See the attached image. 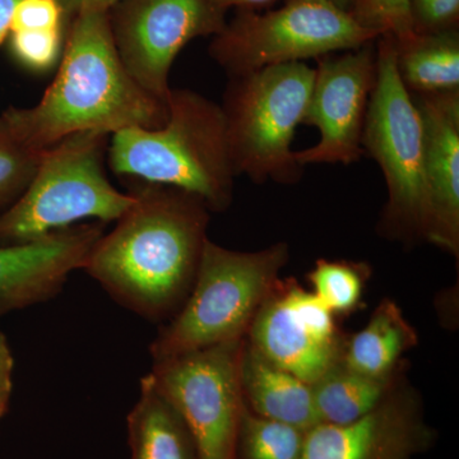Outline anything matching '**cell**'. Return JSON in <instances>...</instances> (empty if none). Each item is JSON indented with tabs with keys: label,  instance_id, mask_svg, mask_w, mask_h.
I'll list each match as a JSON object with an SVG mask.
<instances>
[{
	"label": "cell",
	"instance_id": "cell-1",
	"mask_svg": "<svg viewBox=\"0 0 459 459\" xmlns=\"http://www.w3.org/2000/svg\"><path fill=\"white\" fill-rule=\"evenodd\" d=\"M131 193L134 204L99 238L83 270L117 303L159 322L175 316L189 295L210 210L171 186L138 183Z\"/></svg>",
	"mask_w": 459,
	"mask_h": 459
},
{
	"label": "cell",
	"instance_id": "cell-2",
	"mask_svg": "<svg viewBox=\"0 0 459 459\" xmlns=\"http://www.w3.org/2000/svg\"><path fill=\"white\" fill-rule=\"evenodd\" d=\"M59 60L56 78L38 104L0 114L31 150L42 152L77 133L113 135L166 122V104L142 89L120 60L108 13L72 18Z\"/></svg>",
	"mask_w": 459,
	"mask_h": 459
},
{
	"label": "cell",
	"instance_id": "cell-3",
	"mask_svg": "<svg viewBox=\"0 0 459 459\" xmlns=\"http://www.w3.org/2000/svg\"><path fill=\"white\" fill-rule=\"evenodd\" d=\"M160 128L114 133L108 144L115 174L138 183L171 186L220 212L231 204L237 178L221 105L195 91L171 89Z\"/></svg>",
	"mask_w": 459,
	"mask_h": 459
},
{
	"label": "cell",
	"instance_id": "cell-4",
	"mask_svg": "<svg viewBox=\"0 0 459 459\" xmlns=\"http://www.w3.org/2000/svg\"><path fill=\"white\" fill-rule=\"evenodd\" d=\"M287 259L285 243L237 252L207 238L189 295L151 343L153 362L244 340Z\"/></svg>",
	"mask_w": 459,
	"mask_h": 459
},
{
	"label": "cell",
	"instance_id": "cell-5",
	"mask_svg": "<svg viewBox=\"0 0 459 459\" xmlns=\"http://www.w3.org/2000/svg\"><path fill=\"white\" fill-rule=\"evenodd\" d=\"M108 135H69L42 151L25 192L0 213V246L29 243L87 221H117L134 195L115 188L104 170Z\"/></svg>",
	"mask_w": 459,
	"mask_h": 459
},
{
	"label": "cell",
	"instance_id": "cell-6",
	"mask_svg": "<svg viewBox=\"0 0 459 459\" xmlns=\"http://www.w3.org/2000/svg\"><path fill=\"white\" fill-rule=\"evenodd\" d=\"M316 68L287 63L229 77L221 105L237 177L256 184H295L304 174L292 151L303 124Z\"/></svg>",
	"mask_w": 459,
	"mask_h": 459
},
{
	"label": "cell",
	"instance_id": "cell-7",
	"mask_svg": "<svg viewBox=\"0 0 459 459\" xmlns=\"http://www.w3.org/2000/svg\"><path fill=\"white\" fill-rule=\"evenodd\" d=\"M377 82L365 119L362 150L376 160L385 175V228L394 237L429 240L430 199L421 122L412 96L398 74L394 38H377Z\"/></svg>",
	"mask_w": 459,
	"mask_h": 459
},
{
	"label": "cell",
	"instance_id": "cell-8",
	"mask_svg": "<svg viewBox=\"0 0 459 459\" xmlns=\"http://www.w3.org/2000/svg\"><path fill=\"white\" fill-rule=\"evenodd\" d=\"M377 38L328 0H287L282 8L265 13L238 9L213 36L208 53L229 77H237L358 49Z\"/></svg>",
	"mask_w": 459,
	"mask_h": 459
},
{
	"label": "cell",
	"instance_id": "cell-9",
	"mask_svg": "<svg viewBox=\"0 0 459 459\" xmlns=\"http://www.w3.org/2000/svg\"><path fill=\"white\" fill-rule=\"evenodd\" d=\"M244 344L231 341L153 362L151 377L188 428L199 459H237Z\"/></svg>",
	"mask_w": 459,
	"mask_h": 459
},
{
	"label": "cell",
	"instance_id": "cell-10",
	"mask_svg": "<svg viewBox=\"0 0 459 459\" xmlns=\"http://www.w3.org/2000/svg\"><path fill=\"white\" fill-rule=\"evenodd\" d=\"M115 48L129 74L160 101L170 93L171 66L190 41L225 29L226 12L211 0H122L111 9Z\"/></svg>",
	"mask_w": 459,
	"mask_h": 459
},
{
	"label": "cell",
	"instance_id": "cell-11",
	"mask_svg": "<svg viewBox=\"0 0 459 459\" xmlns=\"http://www.w3.org/2000/svg\"><path fill=\"white\" fill-rule=\"evenodd\" d=\"M377 40L316 59L303 124L316 126L320 138L314 146L295 152L304 168L351 165L364 155L362 133L377 74Z\"/></svg>",
	"mask_w": 459,
	"mask_h": 459
},
{
	"label": "cell",
	"instance_id": "cell-12",
	"mask_svg": "<svg viewBox=\"0 0 459 459\" xmlns=\"http://www.w3.org/2000/svg\"><path fill=\"white\" fill-rule=\"evenodd\" d=\"M333 316L312 291L280 281L255 314L247 344L270 364L313 385L342 359Z\"/></svg>",
	"mask_w": 459,
	"mask_h": 459
},
{
	"label": "cell",
	"instance_id": "cell-13",
	"mask_svg": "<svg viewBox=\"0 0 459 459\" xmlns=\"http://www.w3.org/2000/svg\"><path fill=\"white\" fill-rule=\"evenodd\" d=\"M104 235L100 222L78 223L29 243L0 246V316L50 300L83 270Z\"/></svg>",
	"mask_w": 459,
	"mask_h": 459
},
{
	"label": "cell",
	"instance_id": "cell-14",
	"mask_svg": "<svg viewBox=\"0 0 459 459\" xmlns=\"http://www.w3.org/2000/svg\"><path fill=\"white\" fill-rule=\"evenodd\" d=\"M433 439L416 401L392 391L377 409L355 421L310 429L301 459H413Z\"/></svg>",
	"mask_w": 459,
	"mask_h": 459
},
{
	"label": "cell",
	"instance_id": "cell-15",
	"mask_svg": "<svg viewBox=\"0 0 459 459\" xmlns=\"http://www.w3.org/2000/svg\"><path fill=\"white\" fill-rule=\"evenodd\" d=\"M412 96L421 122L430 199L429 240L458 255L459 89Z\"/></svg>",
	"mask_w": 459,
	"mask_h": 459
},
{
	"label": "cell",
	"instance_id": "cell-16",
	"mask_svg": "<svg viewBox=\"0 0 459 459\" xmlns=\"http://www.w3.org/2000/svg\"><path fill=\"white\" fill-rule=\"evenodd\" d=\"M241 385L247 409L261 418L309 431L320 424L313 385L262 358L244 344Z\"/></svg>",
	"mask_w": 459,
	"mask_h": 459
},
{
	"label": "cell",
	"instance_id": "cell-17",
	"mask_svg": "<svg viewBox=\"0 0 459 459\" xmlns=\"http://www.w3.org/2000/svg\"><path fill=\"white\" fill-rule=\"evenodd\" d=\"M126 428L132 459H199L188 428L151 374L142 377L140 398L129 412Z\"/></svg>",
	"mask_w": 459,
	"mask_h": 459
},
{
	"label": "cell",
	"instance_id": "cell-18",
	"mask_svg": "<svg viewBox=\"0 0 459 459\" xmlns=\"http://www.w3.org/2000/svg\"><path fill=\"white\" fill-rule=\"evenodd\" d=\"M394 44L398 74L411 95L459 89L457 30L415 32Z\"/></svg>",
	"mask_w": 459,
	"mask_h": 459
},
{
	"label": "cell",
	"instance_id": "cell-19",
	"mask_svg": "<svg viewBox=\"0 0 459 459\" xmlns=\"http://www.w3.org/2000/svg\"><path fill=\"white\" fill-rule=\"evenodd\" d=\"M416 340L415 329L400 307L394 301L385 300L365 328L350 341L341 364L364 376L391 377L402 355L415 346Z\"/></svg>",
	"mask_w": 459,
	"mask_h": 459
},
{
	"label": "cell",
	"instance_id": "cell-20",
	"mask_svg": "<svg viewBox=\"0 0 459 459\" xmlns=\"http://www.w3.org/2000/svg\"><path fill=\"white\" fill-rule=\"evenodd\" d=\"M391 377L364 376L337 365L313 385L320 424L342 425L368 415L391 394Z\"/></svg>",
	"mask_w": 459,
	"mask_h": 459
},
{
	"label": "cell",
	"instance_id": "cell-21",
	"mask_svg": "<svg viewBox=\"0 0 459 459\" xmlns=\"http://www.w3.org/2000/svg\"><path fill=\"white\" fill-rule=\"evenodd\" d=\"M307 431L244 410L237 459H301Z\"/></svg>",
	"mask_w": 459,
	"mask_h": 459
},
{
	"label": "cell",
	"instance_id": "cell-22",
	"mask_svg": "<svg viewBox=\"0 0 459 459\" xmlns=\"http://www.w3.org/2000/svg\"><path fill=\"white\" fill-rule=\"evenodd\" d=\"M309 280L313 294L333 314L350 312L360 301L364 287L360 265L320 259Z\"/></svg>",
	"mask_w": 459,
	"mask_h": 459
},
{
	"label": "cell",
	"instance_id": "cell-23",
	"mask_svg": "<svg viewBox=\"0 0 459 459\" xmlns=\"http://www.w3.org/2000/svg\"><path fill=\"white\" fill-rule=\"evenodd\" d=\"M41 153L18 140L0 115V208H8L25 192Z\"/></svg>",
	"mask_w": 459,
	"mask_h": 459
},
{
	"label": "cell",
	"instance_id": "cell-24",
	"mask_svg": "<svg viewBox=\"0 0 459 459\" xmlns=\"http://www.w3.org/2000/svg\"><path fill=\"white\" fill-rule=\"evenodd\" d=\"M350 14L364 29L397 41L415 33L411 0H356Z\"/></svg>",
	"mask_w": 459,
	"mask_h": 459
},
{
	"label": "cell",
	"instance_id": "cell-25",
	"mask_svg": "<svg viewBox=\"0 0 459 459\" xmlns=\"http://www.w3.org/2000/svg\"><path fill=\"white\" fill-rule=\"evenodd\" d=\"M9 41L13 56L30 71H48L62 56V29L14 31Z\"/></svg>",
	"mask_w": 459,
	"mask_h": 459
},
{
	"label": "cell",
	"instance_id": "cell-26",
	"mask_svg": "<svg viewBox=\"0 0 459 459\" xmlns=\"http://www.w3.org/2000/svg\"><path fill=\"white\" fill-rule=\"evenodd\" d=\"M459 0H411V16L416 33H433L455 29Z\"/></svg>",
	"mask_w": 459,
	"mask_h": 459
},
{
	"label": "cell",
	"instance_id": "cell-27",
	"mask_svg": "<svg viewBox=\"0 0 459 459\" xmlns=\"http://www.w3.org/2000/svg\"><path fill=\"white\" fill-rule=\"evenodd\" d=\"M63 20L56 0H21L12 17L11 32L62 29Z\"/></svg>",
	"mask_w": 459,
	"mask_h": 459
},
{
	"label": "cell",
	"instance_id": "cell-28",
	"mask_svg": "<svg viewBox=\"0 0 459 459\" xmlns=\"http://www.w3.org/2000/svg\"><path fill=\"white\" fill-rule=\"evenodd\" d=\"M14 359L7 337L0 331V420L8 411L13 391Z\"/></svg>",
	"mask_w": 459,
	"mask_h": 459
},
{
	"label": "cell",
	"instance_id": "cell-29",
	"mask_svg": "<svg viewBox=\"0 0 459 459\" xmlns=\"http://www.w3.org/2000/svg\"><path fill=\"white\" fill-rule=\"evenodd\" d=\"M57 4L62 8L65 18H74L78 14L91 13H110L115 5L119 4L122 0H56Z\"/></svg>",
	"mask_w": 459,
	"mask_h": 459
},
{
	"label": "cell",
	"instance_id": "cell-30",
	"mask_svg": "<svg viewBox=\"0 0 459 459\" xmlns=\"http://www.w3.org/2000/svg\"><path fill=\"white\" fill-rule=\"evenodd\" d=\"M21 0H0V44L11 32L12 17Z\"/></svg>",
	"mask_w": 459,
	"mask_h": 459
},
{
	"label": "cell",
	"instance_id": "cell-31",
	"mask_svg": "<svg viewBox=\"0 0 459 459\" xmlns=\"http://www.w3.org/2000/svg\"><path fill=\"white\" fill-rule=\"evenodd\" d=\"M276 0H211L212 4L222 11H228L229 8L238 7V9H253L262 7V5L271 4Z\"/></svg>",
	"mask_w": 459,
	"mask_h": 459
},
{
	"label": "cell",
	"instance_id": "cell-32",
	"mask_svg": "<svg viewBox=\"0 0 459 459\" xmlns=\"http://www.w3.org/2000/svg\"><path fill=\"white\" fill-rule=\"evenodd\" d=\"M332 4L336 5L337 8L342 9L344 12H351L353 5H355L356 0H328Z\"/></svg>",
	"mask_w": 459,
	"mask_h": 459
}]
</instances>
